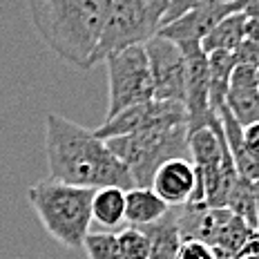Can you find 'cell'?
I'll return each instance as SVG.
<instances>
[{
    "label": "cell",
    "instance_id": "1",
    "mask_svg": "<svg viewBox=\"0 0 259 259\" xmlns=\"http://www.w3.org/2000/svg\"><path fill=\"white\" fill-rule=\"evenodd\" d=\"M45 154L50 177L80 188H134L127 165L107 148L103 139L78 123L50 112L45 121Z\"/></svg>",
    "mask_w": 259,
    "mask_h": 259
},
{
    "label": "cell",
    "instance_id": "2",
    "mask_svg": "<svg viewBox=\"0 0 259 259\" xmlns=\"http://www.w3.org/2000/svg\"><path fill=\"white\" fill-rule=\"evenodd\" d=\"M112 0H27L31 23L65 63L90 69Z\"/></svg>",
    "mask_w": 259,
    "mask_h": 259
},
{
    "label": "cell",
    "instance_id": "3",
    "mask_svg": "<svg viewBox=\"0 0 259 259\" xmlns=\"http://www.w3.org/2000/svg\"><path fill=\"white\" fill-rule=\"evenodd\" d=\"M92 188H80L58 179H42L27 190V201L34 208L47 235L69 250L83 248L92 219Z\"/></svg>",
    "mask_w": 259,
    "mask_h": 259
},
{
    "label": "cell",
    "instance_id": "4",
    "mask_svg": "<svg viewBox=\"0 0 259 259\" xmlns=\"http://www.w3.org/2000/svg\"><path fill=\"white\" fill-rule=\"evenodd\" d=\"M170 0H112L101 40L90 58V67L125 47L145 45L159 36Z\"/></svg>",
    "mask_w": 259,
    "mask_h": 259
},
{
    "label": "cell",
    "instance_id": "5",
    "mask_svg": "<svg viewBox=\"0 0 259 259\" xmlns=\"http://www.w3.org/2000/svg\"><path fill=\"white\" fill-rule=\"evenodd\" d=\"M107 148L127 165L134 186L150 188L154 172L168 159L188 156V125L154 127L145 132L127 134V137L107 139Z\"/></svg>",
    "mask_w": 259,
    "mask_h": 259
},
{
    "label": "cell",
    "instance_id": "6",
    "mask_svg": "<svg viewBox=\"0 0 259 259\" xmlns=\"http://www.w3.org/2000/svg\"><path fill=\"white\" fill-rule=\"evenodd\" d=\"M179 230L183 239H201L212 246L217 259H235L257 235L228 208H210L206 203L179 206Z\"/></svg>",
    "mask_w": 259,
    "mask_h": 259
},
{
    "label": "cell",
    "instance_id": "7",
    "mask_svg": "<svg viewBox=\"0 0 259 259\" xmlns=\"http://www.w3.org/2000/svg\"><path fill=\"white\" fill-rule=\"evenodd\" d=\"M105 63L107 80H110V103H107L105 118L154 99L152 72H150L145 45L118 50L110 54Z\"/></svg>",
    "mask_w": 259,
    "mask_h": 259
},
{
    "label": "cell",
    "instance_id": "8",
    "mask_svg": "<svg viewBox=\"0 0 259 259\" xmlns=\"http://www.w3.org/2000/svg\"><path fill=\"white\" fill-rule=\"evenodd\" d=\"M172 125H188V114L183 103H165V101H145L141 105L127 107L118 114L105 118L101 127L94 130L99 139H116L127 134L145 132L154 127H172Z\"/></svg>",
    "mask_w": 259,
    "mask_h": 259
},
{
    "label": "cell",
    "instance_id": "9",
    "mask_svg": "<svg viewBox=\"0 0 259 259\" xmlns=\"http://www.w3.org/2000/svg\"><path fill=\"white\" fill-rule=\"evenodd\" d=\"M150 72H152L154 99L165 103L186 101V56L181 47L163 36H154L145 42Z\"/></svg>",
    "mask_w": 259,
    "mask_h": 259
},
{
    "label": "cell",
    "instance_id": "10",
    "mask_svg": "<svg viewBox=\"0 0 259 259\" xmlns=\"http://www.w3.org/2000/svg\"><path fill=\"white\" fill-rule=\"evenodd\" d=\"M186 56V114H188V132L197 127L214 125L219 114L210 110V69L208 54L201 50L199 42L179 45Z\"/></svg>",
    "mask_w": 259,
    "mask_h": 259
},
{
    "label": "cell",
    "instance_id": "11",
    "mask_svg": "<svg viewBox=\"0 0 259 259\" xmlns=\"http://www.w3.org/2000/svg\"><path fill=\"white\" fill-rule=\"evenodd\" d=\"M241 12V0H228V3H217V5H206V7L192 9V12L179 16L172 23L163 25L159 36L168 38L177 45H192L206 38L210 31L217 27L226 16Z\"/></svg>",
    "mask_w": 259,
    "mask_h": 259
},
{
    "label": "cell",
    "instance_id": "12",
    "mask_svg": "<svg viewBox=\"0 0 259 259\" xmlns=\"http://www.w3.org/2000/svg\"><path fill=\"white\" fill-rule=\"evenodd\" d=\"M197 168L188 156H175L161 163L154 172L152 190L168 203L170 208H179L190 203L192 194L197 192Z\"/></svg>",
    "mask_w": 259,
    "mask_h": 259
},
{
    "label": "cell",
    "instance_id": "13",
    "mask_svg": "<svg viewBox=\"0 0 259 259\" xmlns=\"http://www.w3.org/2000/svg\"><path fill=\"white\" fill-rule=\"evenodd\" d=\"M226 107L230 110L239 125L259 123V83L257 69L237 65L230 76V88L226 96Z\"/></svg>",
    "mask_w": 259,
    "mask_h": 259
},
{
    "label": "cell",
    "instance_id": "14",
    "mask_svg": "<svg viewBox=\"0 0 259 259\" xmlns=\"http://www.w3.org/2000/svg\"><path fill=\"white\" fill-rule=\"evenodd\" d=\"M219 121H221V127H224V137H226V143H228L230 156H233V163L237 168V175L255 181L259 177V159L255 154H250V150L246 148L244 125H239V121L230 114L228 107L219 110Z\"/></svg>",
    "mask_w": 259,
    "mask_h": 259
},
{
    "label": "cell",
    "instance_id": "15",
    "mask_svg": "<svg viewBox=\"0 0 259 259\" xmlns=\"http://www.w3.org/2000/svg\"><path fill=\"white\" fill-rule=\"evenodd\" d=\"M141 230L150 241V259H177L183 241L179 230V208H170L159 221L143 226Z\"/></svg>",
    "mask_w": 259,
    "mask_h": 259
},
{
    "label": "cell",
    "instance_id": "16",
    "mask_svg": "<svg viewBox=\"0 0 259 259\" xmlns=\"http://www.w3.org/2000/svg\"><path fill=\"white\" fill-rule=\"evenodd\" d=\"M170 210V206L156 194L152 188H130L125 192V221L130 226L143 228L154 224Z\"/></svg>",
    "mask_w": 259,
    "mask_h": 259
},
{
    "label": "cell",
    "instance_id": "17",
    "mask_svg": "<svg viewBox=\"0 0 259 259\" xmlns=\"http://www.w3.org/2000/svg\"><path fill=\"white\" fill-rule=\"evenodd\" d=\"M125 192L118 186L96 188L92 197V219L103 228H116L125 221Z\"/></svg>",
    "mask_w": 259,
    "mask_h": 259
},
{
    "label": "cell",
    "instance_id": "18",
    "mask_svg": "<svg viewBox=\"0 0 259 259\" xmlns=\"http://www.w3.org/2000/svg\"><path fill=\"white\" fill-rule=\"evenodd\" d=\"M237 67L233 52H212L208 54L210 69V110L219 114L221 107H226V96L230 88V76Z\"/></svg>",
    "mask_w": 259,
    "mask_h": 259
},
{
    "label": "cell",
    "instance_id": "19",
    "mask_svg": "<svg viewBox=\"0 0 259 259\" xmlns=\"http://www.w3.org/2000/svg\"><path fill=\"white\" fill-rule=\"evenodd\" d=\"M244 38H246V16L241 12H235V14L226 16L206 38L201 40V50L206 54L235 52Z\"/></svg>",
    "mask_w": 259,
    "mask_h": 259
},
{
    "label": "cell",
    "instance_id": "20",
    "mask_svg": "<svg viewBox=\"0 0 259 259\" xmlns=\"http://www.w3.org/2000/svg\"><path fill=\"white\" fill-rule=\"evenodd\" d=\"M226 208L230 212H235L239 219H244L252 230L259 228V219H257V201H255V186H252L250 179H239L235 181L233 190L228 194V201H226Z\"/></svg>",
    "mask_w": 259,
    "mask_h": 259
},
{
    "label": "cell",
    "instance_id": "21",
    "mask_svg": "<svg viewBox=\"0 0 259 259\" xmlns=\"http://www.w3.org/2000/svg\"><path fill=\"white\" fill-rule=\"evenodd\" d=\"M88 259H123L116 233H88L83 241Z\"/></svg>",
    "mask_w": 259,
    "mask_h": 259
},
{
    "label": "cell",
    "instance_id": "22",
    "mask_svg": "<svg viewBox=\"0 0 259 259\" xmlns=\"http://www.w3.org/2000/svg\"><path fill=\"white\" fill-rule=\"evenodd\" d=\"M118 235V246H121L123 259H150V241L148 235L137 226H127Z\"/></svg>",
    "mask_w": 259,
    "mask_h": 259
},
{
    "label": "cell",
    "instance_id": "23",
    "mask_svg": "<svg viewBox=\"0 0 259 259\" xmlns=\"http://www.w3.org/2000/svg\"><path fill=\"white\" fill-rule=\"evenodd\" d=\"M177 259H217V252L201 239H183Z\"/></svg>",
    "mask_w": 259,
    "mask_h": 259
},
{
    "label": "cell",
    "instance_id": "24",
    "mask_svg": "<svg viewBox=\"0 0 259 259\" xmlns=\"http://www.w3.org/2000/svg\"><path fill=\"white\" fill-rule=\"evenodd\" d=\"M217 3H228V0H170L168 14H165V18H163V25L172 23L175 18H179V16L192 12V9L206 7V5H217Z\"/></svg>",
    "mask_w": 259,
    "mask_h": 259
},
{
    "label": "cell",
    "instance_id": "25",
    "mask_svg": "<svg viewBox=\"0 0 259 259\" xmlns=\"http://www.w3.org/2000/svg\"><path fill=\"white\" fill-rule=\"evenodd\" d=\"M233 54H235V63L237 65H241V67L259 69V42L244 38Z\"/></svg>",
    "mask_w": 259,
    "mask_h": 259
},
{
    "label": "cell",
    "instance_id": "26",
    "mask_svg": "<svg viewBox=\"0 0 259 259\" xmlns=\"http://www.w3.org/2000/svg\"><path fill=\"white\" fill-rule=\"evenodd\" d=\"M244 141L246 148L250 150V154H255L259 159V123H250L244 127Z\"/></svg>",
    "mask_w": 259,
    "mask_h": 259
},
{
    "label": "cell",
    "instance_id": "27",
    "mask_svg": "<svg viewBox=\"0 0 259 259\" xmlns=\"http://www.w3.org/2000/svg\"><path fill=\"white\" fill-rule=\"evenodd\" d=\"M235 259H259V233L248 241V244L244 246V250H241Z\"/></svg>",
    "mask_w": 259,
    "mask_h": 259
},
{
    "label": "cell",
    "instance_id": "28",
    "mask_svg": "<svg viewBox=\"0 0 259 259\" xmlns=\"http://www.w3.org/2000/svg\"><path fill=\"white\" fill-rule=\"evenodd\" d=\"M241 14L246 18L259 20V0H241Z\"/></svg>",
    "mask_w": 259,
    "mask_h": 259
},
{
    "label": "cell",
    "instance_id": "29",
    "mask_svg": "<svg viewBox=\"0 0 259 259\" xmlns=\"http://www.w3.org/2000/svg\"><path fill=\"white\" fill-rule=\"evenodd\" d=\"M246 38L259 42V20L246 18Z\"/></svg>",
    "mask_w": 259,
    "mask_h": 259
},
{
    "label": "cell",
    "instance_id": "30",
    "mask_svg": "<svg viewBox=\"0 0 259 259\" xmlns=\"http://www.w3.org/2000/svg\"><path fill=\"white\" fill-rule=\"evenodd\" d=\"M252 186H255V201H257V219H259V177L255 181H252ZM257 233H259V228H257Z\"/></svg>",
    "mask_w": 259,
    "mask_h": 259
},
{
    "label": "cell",
    "instance_id": "31",
    "mask_svg": "<svg viewBox=\"0 0 259 259\" xmlns=\"http://www.w3.org/2000/svg\"><path fill=\"white\" fill-rule=\"evenodd\" d=\"M257 83H259V69H257Z\"/></svg>",
    "mask_w": 259,
    "mask_h": 259
}]
</instances>
